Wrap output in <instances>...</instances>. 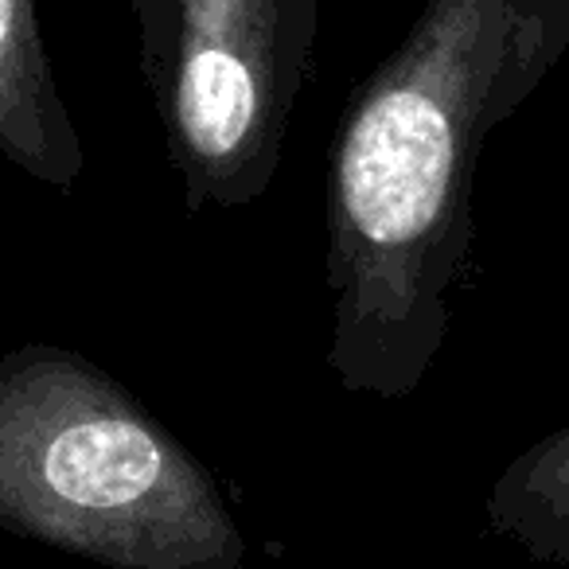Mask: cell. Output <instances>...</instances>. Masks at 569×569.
<instances>
[{"instance_id":"6da1fadb","label":"cell","mask_w":569,"mask_h":569,"mask_svg":"<svg viewBox=\"0 0 569 569\" xmlns=\"http://www.w3.org/2000/svg\"><path fill=\"white\" fill-rule=\"evenodd\" d=\"M569 51V0H429L328 164V371L398 402L433 371L472 253L483 141Z\"/></svg>"},{"instance_id":"7a4b0ae2","label":"cell","mask_w":569,"mask_h":569,"mask_svg":"<svg viewBox=\"0 0 569 569\" xmlns=\"http://www.w3.org/2000/svg\"><path fill=\"white\" fill-rule=\"evenodd\" d=\"M0 530L102 569H242L250 553L211 468L56 343L0 351Z\"/></svg>"},{"instance_id":"3957f363","label":"cell","mask_w":569,"mask_h":569,"mask_svg":"<svg viewBox=\"0 0 569 569\" xmlns=\"http://www.w3.org/2000/svg\"><path fill=\"white\" fill-rule=\"evenodd\" d=\"M312 43V0H172L149 74L188 211L258 203L281 164Z\"/></svg>"},{"instance_id":"277c9868","label":"cell","mask_w":569,"mask_h":569,"mask_svg":"<svg viewBox=\"0 0 569 569\" xmlns=\"http://www.w3.org/2000/svg\"><path fill=\"white\" fill-rule=\"evenodd\" d=\"M0 157L56 191H71L82 172V144L43 56L36 0H0Z\"/></svg>"},{"instance_id":"5b68a950","label":"cell","mask_w":569,"mask_h":569,"mask_svg":"<svg viewBox=\"0 0 569 569\" xmlns=\"http://www.w3.org/2000/svg\"><path fill=\"white\" fill-rule=\"evenodd\" d=\"M483 519L538 566H569V421L538 437L496 476Z\"/></svg>"},{"instance_id":"8992f818","label":"cell","mask_w":569,"mask_h":569,"mask_svg":"<svg viewBox=\"0 0 569 569\" xmlns=\"http://www.w3.org/2000/svg\"><path fill=\"white\" fill-rule=\"evenodd\" d=\"M133 4L144 24V67L152 74L168 51V36H172V0H133Z\"/></svg>"}]
</instances>
